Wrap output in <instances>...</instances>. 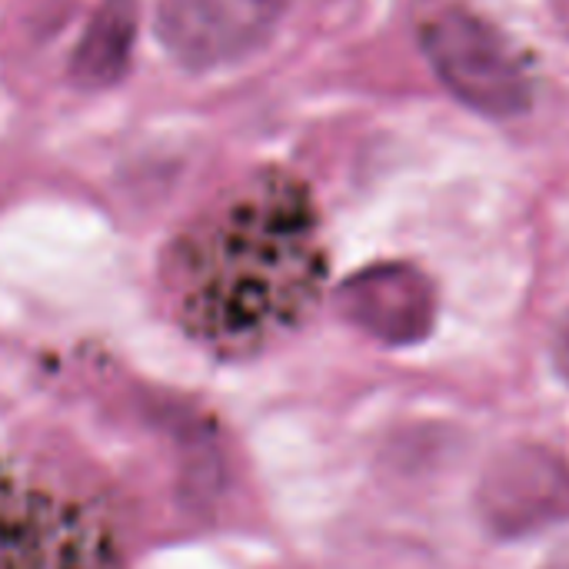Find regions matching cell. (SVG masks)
<instances>
[{"instance_id":"obj_2","label":"cell","mask_w":569,"mask_h":569,"mask_svg":"<svg viewBox=\"0 0 569 569\" xmlns=\"http://www.w3.org/2000/svg\"><path fill=\"white\" fill-rule=\"evenodd\" d=\"M0 569H120V563L100 517L0 467Z\"/></svg>"},{"instance_id":"obj_4","label":"cell","mask_w":569,"mask_h":569,"mask_svg":"<svg viewBox=\"0 0 569 569\" xmlns=\"http://www.w3.org/2000/svg\"><path fill=\"white\" fill-rule=\"evenodd\" d=\"M287 0H160L157 37L190 70H213L257 53L277 30Z\"/></svg>"},{"instance_id":"obj_7","label":"cell","mask_w":569,"mask_h":569,"mask_svg":"<svg viewBox=\"0 0 569 569\" xmlns=\"http://www.w3.org/2000/svg\"><path fill=\"white\" fill-rule=\"evenodd\" d=\"M137 40V0H100L73 57L70 80L83 90H107L130 70Z\"/></svg>"},{"instance_id":"obj_8","label":"cell","mask_w":569,"mask_h":569,"mask_svg":"<svg viewBox=\"0 0 569 569\" xmlns=\"http://www.w3.org/2000/svg\"><path fill=\"white\" fill-rule=\"evenodd\" d=\"M557 360H560V370L569 377V320L567 327L560 330V343H557Z\"/></svg>"},{"instance_id":"obj_3","label":"cell","mask_w":569,"mask_h":569,"mask_svg":"<svg viewBox=\"0 0 569 569\" xmlns=\"http://www.w3.org/2000/svg\"><path fill=\"white\" fill-rule=\"evenodd\" d=\"M423 53L443 87L487 117L523 113L533 100V80L517 47L483 17L450 7L420 30Z\"/></svg>"},{"instance_id":"obj_1","label":"cell","mask_w":569,"mask_h":569,"mask_svg":"<svg viewBox=\"0 0 569 569\" xmlns=\"http://www.w3.org/2000/svg\"><path fill=\"white\" fill-rule=\"evenodd\" d=\"M327 253L310 190L263 173L183 230L163 263L180 330L217 357H247L297 330L320 300Z\"/></svg>"},{"instance_id":"obj_5","label":"cell","mask_w":569,"mask_h":569,"mask_svg":"<svg viewBox=\"0 0 569 569\" xmlns=\"http://www.w3.org/2000/svg\"><path fill=\"white\" fill-rule=\"evenodd\" d=\"M480 513L500 537H527L569 517V467L543 447L500 453L480 483Z\"/></svg>"},{"instance_id":"obj_6","label":"cell","mask_w":569,"mask_h":569,"mask_svg":"<svg viewBox=\"0 0 569 569\" xmlns=\"http://www.w3.org/2000/svg\"><path fill=\"white\" fill-rule=\"evenodd\" d=\"M340 310L350 323L387 343H413L433 323V287L407 263L360 270L340 287Z\"/></svg>"},{"instance_id":"obj_10","label":"cell","mask_w":569,"mask_h":569,"mask_svg":"<svg viewBox=\"0 0 569 569\" xmlns=\"http://www.w3.org/2000/svg\"><path fill=\"white\" fill-rule=\"evenodd\" d=\"M557 10H560V17L569 23V0H557Z\"/></svg>"},{"instance_id":"obj_9","label":"cell","mask_w":569,"mask_h":569,"mask_svg":"<svg viewBox=\"0 0 569 569\" xmlns=\"http://www.w3.org/2000/svg\"><path fill=\"white\" fill-rule=\"evenodd\" d=\"M540 569H569V543L557 547V550L550 553V560H547Z\"/></svg>"}]
</instances>
